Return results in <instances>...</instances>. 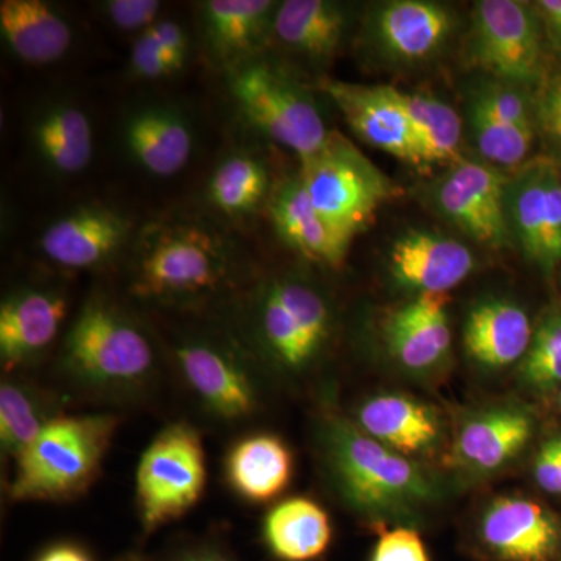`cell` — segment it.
Here are the masks:
<instances>
[{
	"mask_svg": "<svg viewBox=\"0 0 561 561\" xmlns=\"http://www.w3.org/2000/svg\"><path fill=\"white\" fill-rule=\"evenodd\" d=\"M0 31L16 57L32 65L60 60L72 43L69 25L41 0H2Z\"/></svg>",
	"mask_w": 561,
	"mask_h": 561,
	"instance_id": "d4e9b609",
	"label": "cell"
},
{
	"mask_svg": "<svg viewBox=\"0 0 561 561\" xmlns=\"http://www.w3.org/2000/svg\"><path fill=\"white\" fill-rule=\"evenodd\" d=\"M181 378L203 411L224 423H241L260 408L249 365L234 351L210 341H187L175 350Z\"/></svg>",
	"mask_w": 561,
	"mask_h": 561,
	"instance_id": "30bf717a",
	"label": "cell"
},
{
	"mask_svg": "<svg viewBox=\"0 0 561 561\" xmlns=\"http://www.w3.org/2000/svg\"><path fill=\"white\" fill-rule=\"evenodd\" d=\"M175 561H232L225 557L224 553L213 551V549H198V551H192L183 553Z\"/></svg>",
	"mask_w": 561,
	"mask_h": 561,
	"instance_id": "f6af8a7d",
	"label": "cell"
},
{
	"mask_svg": "<svg viewBox=\"0 0 561 561\" xmlns=\"http://www.w3.org/2000/svg\"><path fill=\"white\" fill-rule=\"evenodd\" d=\"M161 3L157 0H111L106 10L111 21L124 31H139L150 28L157 22Z\"/></svg>",
	"mask_w": 561,
	"mask_h": 561,
	"instance_id": "f35d334b",
	"label": "cell"
},
{
	"mask_svg": "<svg viewBox=\"0 0 561 561\" xmlns=\"http://www.w3.org/2000/svg\"><path fill=\"white\" fill-rule=\"evenodd\" d=\"M535 10L545 25L549 41L561 50V0H540L535 3Z\"/></svg>",
	"mask_w": 561,
	"mask_h": 561,
	"instance_id": "7bdbcfd3",
	"label": "cell"
},
{
	"mask_svg": "<svg viewBox=\"0 0 561 561\" xmlns=\"http://www.w3.org/2000/svg\"><path fill=\"white\" fill-rule=\"evenodd\" d=\"M113 413L58 415L16 457L10 497L18 502H62L90 489L114 435Z\"/></svg>",
	"mask_w": 561,
	"mask_h": 561,
	"instance_id": "7a4b0ae2",
	"label": "cell"
},
{
	"mask_svg": "<svg viewBox=\"0 0 561 561\" xmlns=\"http://www.w3.org/2000/svg\"><path fill=\"white\" fill-rule=\"evenodd\" d=\"M58 416L43 390L20 379H3L0 386V449L16 459L44 427Z\"/></svg>",
	"mask_w": 561,
	"mask_h": 561,
	"instance_id": "f1b7e54d",
	"label": "cell"
},
{
	"mask_svg": "<svg viewBox=\"0 0 561 561\" xmlns=\"http://www.w3.org/2000/svg\"><path fill=\"white\" fill-rule=\"evenodd\" d=\"M401 92L424 165L460 162L461 119L448 103L426 94Z\"/></svg>",
	"mask_w": 561,
	"mask_h": 561,
	"instance_id": "f546056e",
	"label": "cell"
},
{
	"mask_svg": "<svg viewBox=\"0 0 561 561\" xmlns=\"http://www.w3.org/2000/svg\"><path fill=\"white\" fill-rule=\"evenodd\" d=\"M267 173L249 157H232L214 172L209 197L228 214H243L256 208L267 191Z\"/></svg>",
	"mask_w": 561,
	"mask_h": 561,
	"instance_id": "d6a6232c",
	"label": "cell"
},
{
	"mask_svg": "<svg viewBox=\"0 0 561 561\" xmlns=\"http://www.w3.org/2000/svg\"><path fill=\"white\" fill-rule=\"evenodd\" d=\"M537 10L516 0L476 3L470 58L502 83L518 88L545 81V47Z\"/></svg>",
	"mask_w": 561,
	"mask_h": 561,
	"instance_id": "52a82bcc",
	"label": "cell"
},
{
	"mask_svg": "<svg viewBox=\"0 0 561 561\" xmlns=\"http://www.w3.org/2000/svg\"><path fill=\"white\" fill-rule=\"evenodd\" d=\"M127 144L139 164L158 176L175 175L191 158L190 128L179 117L161 111H147L133 117Z\"/></svg>",
	"mask_w": 561,
	"mask_h": 561,
	"instance_id": "83f0119b",
	"label": "cell"
},
{
	"mask_svg": "<svg viewBox=\"0 0 561 561\" xmlns=\"http://www.w3.org/2000/svg\"><path fill=\"white\" fill-rule=\"evenodd\" d=\"M474 267V256L468 247L435 232H408L390 251L394 278L420 294H448L467 279Z\"/></svg>",
	"mask_w": 561,
	"mask_h": 561,
	"instance_id": "9a60e30c",
	"label": "cell"
},
{
	"mask_svg": "<svg viewBox=\"0 0 561 561\" xmlns=\"http://www.w3.org/2000/svg\"><path fill=\"white\" fill-rule=\"evenodd\" d=\"M146 33L160 47L173 70L183 68L187 39L179 24L171 21L154 22L150 28H147Z\"/></svg>",
	"mask_w": 561,
	"mask_h": 561,
	"instance_id": "60d3db41",
	"label": "cell"
},
{
	"mask_svg": "<svg viewBox=\"0 0 561 561\" xmlns=\"http://www.w3.org/2000/svg\"><path fill=\"white\" fill-rule=\"evenodd\" d=\"M472 102L491 116L515 127L535 130V110L529 99L518 87L507 83H486L476 92Z\"/></svg>",
	"mask_w": 561,
	"mask_h": 561,
	"instance_id": "d590c367",
	"label": "cell"
},
{
	"mask_svg": "<svg viewBox=\"0 0 561 561\" xmlns=\"http://www.w3.org/2000/svg\"><path fill=\"white\" fill-rule=\"evenodd\" d=\"M319 445L346 504L370 516L409 515L434 497V483L415 461L335 413L321 419Z\"/></svg>",
	"mask_w": 561,
	"mask_h": 561,
	"instance_id": "6da1fadb",
	"label": "cell"
},
{
	"mask_svg": "<svg viewBox=\"0 0 561 561\" xmlns=\"http://www.w3.org/2000/svg\"><path fill=\"white\" fill-rule=\"evenodd\" d=\"M41 153L57 171L77 173L90 164L92 130L80 110L58 108L47 114L36 128Z\"/></svg>",
	"mask_w": 561,
	"mask_h": 561,
	"instance_id": "1f68e13d",
	"label": "cell"
},
{
	"mask_svg": "<svg viewBox=\"0 0 561 561\" xmlns=\"http://www.w3.org/2000/svg\"><path fill=\"white\" fill-rule=\"evenodd\" d=\"M221 276L224 257L208 234L169 231L140 257L135 291L149 300H181L216 289Z\"/></svg>",
	"mask_w": 561,
	"mask_h": 561,
	"instance_id": "9c48e42d",
	"label": "cell"
},
{
	"mask_svg": "<svg viewBox=\"0 0 561 561\" xmlns=\"http://www.w3.org/2000/svg\"><path fill=\"white\" fill-rule=\"evenodd\" d=\"M131 62L136 72L140 77H146V79H161V77L171 76L172 72H175L160 47L153 43V39L146 32L140 33L135 47H133Z\"/></svg>",
	"mask_w": 561,
	"mask_h": 561,
	"instance_id": "b9f144b4",
	"label": "cell"
},
{
	"mask_svg": "<svg viewBox=\"0 0 561 561\" xmlns=\"http://www.w3.org/2000/svg\"><path fill=\"white\" fill-rule=\"evenodd\" d=\"M35 561H94L83 546L76 542H55L36 557Z\"/></svg>",
	"mask_w": 561,
	"mask_h": 561,
	"instance_id": "ee69618b",
	"label": "cell"
},
{
	"mask_svg": "<svg viewBox=\"0 0 561 561\" xmlns=\"http://www.w3.org/2000/svg\"><path fill=\"white\" fill-rule=\"evenodd\" d=\"M294 476V456L278 435L260 432L232 443L225 456V478L243 501L267 504L286 491Z\"/></svg>",
	"mask_w": 561,
	"mask_h": 561,
	"instance_id": "ffe728a7",
	"label": "cell"
},
{
	"mask_svg": "<svg viewBox=\"0 0 561 561\" xmlns=\"http://www.w3.org/2000/svg\"><path fill=\"white\" fill-rule=\"evenodd\" d=\"M534 110L535 124L546 139L561 151V69L542 81Z\"/></svg>",
	"mask_w": 561,
	"mask_h": 561,
	"instance_id": "8d00e7d4",
	"label": "cell"
},
{
	"mask_svg": "<svg viewBox=\"0 0 561 561\" xmlns=\"http://www.w3.org/2000/svg\"><path fill=\"white\" fill-rule=\"evenodd\" d=\"M371 561H430V556L416 531L398 527L381 535Z\"/></svg>",
	"mask_w": 561,
	"mask_h": 561,
	"instance_id": "74e56055",
	"label": "cell"
},
{
	"mask_svg": "<svg viewBox=\"0 0 561 561\" xmlns=\"http://www.w3.org/2000/svg\"><path fill=\"white\" fill-rule=\"evenodd\" d=\"M271 0H210L206 25L210 43L224 58L241 57L253 49L267 25Z\"/></svg>",
	"mask_w": 561,
	"mask_h": 561,
	"instance_id": "4dcf8cb0",
	"label": "cell"
},
{
	"mask_svg": "<svg viewBox=\"0 0 561 561\" xmlns=\"http://www.w3.org/2000/svg\"><path fill=\"white\" fill-rule=\"evenodd\" d=\"M470 124L479 153L493 168H516L526 160L535 130L505 124L474 102L470 105Z\"/></svg>",
	"mask_w": 561,
	"mask_h": 561,
	"instance_id": "836d02e7",
	"label": "cell"
},
{
	"mask_svg": "<svg viewBox=\"0 0 561 561\" xmlns=\"http://www.w3.org/2000/svg\"><path fill=\"white\" fill-rule=\"evenodd\" d=\"M208 461L201 432L186 421L169 424L150 442L136 470V504L147 534L176 522L201 502Z\"/></svg>",
	"mask_w": 561,
	"mask_h": 561,
	"instance_id": "5b68a950",
	"label": "cell"
},
{
	"mask_svg": "<svg viewBox=\"0 0 561 561\" xmlns=\"http://www.w3.org/2000/svg\"><path fill=\"white\" fill-rule=\"evenodd\" d=\"M232 92L249 119L301 161L323 150L331 138L316 105L268 66L241 70Z\"/></svg>",
	"mask_w": 561,
	"mask_h": 561,
	"instance_id": "ba28073f",
	"label": "cell"
},
{
	"mask_svg": "<svg viewBox=\"0 0 561 561\" xmlns=\"http://www.w3.org/2000/svg\"><path fill=\"white\" fill-rule=\"evenodd\" d=\"M127 561H136V560H127Z\"/></svg>",
	"mask_w": 561,
	"mask_h": 561,
	"instance_id": "7dc6e473",
	"label": "cell"
},
{
	"mask_svg": "<svg viewBox=\"0 0 561 561\" xmlns=\"http://www.w3.org/2000/svg\"><path fill=\"white\" fill-rule=\"evenodd\" d=\"M522 376L535 390L549 391L561 386V311L549 313L534 332Z\"/></svg>",
	"mask_w": 561,
	"mask_h": 561,
	"instance_id": "e575fe53",
	"label": "cell"
},
{
	"mask_svg": "<svg viewBox=\"0 0 561 561\" xmlns=\"http://www.w3.org/2000/svg\"><path fill=\"white\" fill-rule=\"evenodd\" d=\"M265 545L280 561H312L330 548V515L308 497H290L267 513L262 526Z\"/></svg>",
	"mask_w": 561,
	"mask_h": 561,
	"instance_id": "484cf974",
	"label": "cell"
},
{
	"mask_svg": "<svg viewBox=\"0 0 561 561\" xmlns=\"http://www.w3.org/2000/svg\"><path fill=\"white\" fill-rule=\"evenodd\" d=\"M254 324L265 359L286 375H301L330 337L331 309L308 284L276 280L262 294Z\"/></svg>",
	"mask_w": 561,
	"mask_h": 561,
	"instance_id": "8992f818",
	"label": "cell"
},
{
	"mask_svg": "<svg viewBox=\"0 0 561 561\" xmlns=\"http://www.w3.org/2000/svg\"><path fill=\"white\" fill-rule=\"evenodd\" d=\"M531 434L534 420L529 412L512 405L493 409L461 426L451 460L468 471H497L526 448Z\"/></svg>",
	"mask_w": 561,
	"mask_h": 561,
	"instance_id": "d6986e66",
	"label": "cell"
},
{
	"mask_svg": "<svg viewBox=\"0 0 561 561\" xmlns=\"http://www.w3.org/2000/svg\"><path fill=\"white\" fill-rule=\"evenodd\" d=\"M323 90L357 138L398 160L424 168L400 90L339 80L324 81Z\"/></svg>",
	"mask_w": 561,
	"mask_h": 561,
	"instance_id": "4fadbf2b",
	"label": "cell"
},
{
	"mask_svg": "<svg viewBox=\"0 0 561 561\" xmlns=\"http://www.w3.org/2000/svg\"><path fill=\"white\" fill-rule=\"evenodd\" d=\"M62 370L83 389L135 393L150 382L154 351L147 335L116 309L91 302L70 328Z\"/></svg>",
	"mask_w": 561,
	"mask_h": 561,
	"instance_id": "3957f363",
	"label": "cell"
},
{
	"mask_svg": "<svg viewBox=\"0 0 561 561\" xmlns=\"http://www.w3.org/2000/svg\"><path fill=\"white\" fill-rule=\"evenodd\" d=\"M508 181L493 165L461 160L438 184V208L472 241L489 249H504L513 238L507 214Z\"/></svg>",
	"mask_w": 561,
	"mask_h": 561,
	"instance_id": "7c38bea8",
	"label": "cell"
},
{
	"mask_svg": "<svg viewBox=\"0 0 561 561\" xmlns=\"http://www.w3.org/2000/svg\"><path fill=\"white\" fill-rule=\"evenodd\" d=\"M127 234V225L106 209H83L47 228L41 249L55 264L90 268L110 257Z\"/></svg>",
	"mask_w": 561,
	"mask_h": 561,
	"instance_id": "44dd1931",
	"label": "cell"
},
{
	"mask_svg": "<svg viewBox=\"0 0 561 561\" xmlns=\"http://www.w3.org/2000/svg\"><path fill=\"white\" fill-rule=\"evenodd\" d=\"M68 302L61 295L25 290L0 306V359L5 371L49 348L61 330Z\"/></svg>",
	"mask_w": 561,
	"mask_h": 561,
	"instance_id": "e0dca14e",
	"label": "cell"
},
{
	"mask_svg": "<svg viewBox=\"0 0 561 561\" xmlns=\"http://www.w3.org/2000/svg\"><path fill=\"white\" fill-rule=\"evenodd\" d=\"M448 302V294H420L387 319V346L402 367L427 371L448 356L451 348Z\"/></svg>",
	"mask_w": 561,
	"mask_h": 561,
	"instance_id": "2e32d148",
	"label": "cell"
},
{
	"mask_svg": "<svg viewBox=\"0 0 561 561\" xmlns=\"http://www.w3.org/2000/svg\"><path fill=\"white\" fill-rule=\"evenodd\" d=\"M300 179L321 219L350 241L400 192L337 133L323 150L302 161Z\"/></svg>",
	"mask_w": 561,
	"mask_h": 561,
	"instance_id": "277c9868",
	"label": "cell"
},
{
	"mask_svg": "<svg viewBox=\"0 0 561 561\" xmlns=\"http://www.w3.org/2000/svg\"><path fill=\"white\" fill-rule=\"evenodd\" d=\"M272 213L276 230L291 249L313 262L341 267L351 241L321 219L301 179L284 186L273 203Z\"/></svg>",
	"mask_w": 561,
	"mask_h": 561,
	"instance_id": "cb8c5ba5",
	"label": "cell"
},
{
	"mask_svg": "<svg viewBox=\"0 0 561 561\" xmlns=\"http://www.w3.org/2000/svg\"><path fill=\"white\" fill-rule=\"evenodd\" d=\"M346 18L341 7L324 0H286L273 18L278 38L313 58L331 57L341 46Z\"/></svg>",
	"mask_w": 561,
	"mask_h": 561,
	"instance_id": "4316f807",
	"label": "cell"
},
{
	"mask_svg": "<svg viewBox=\"0 0 561 561\" xmlns=\"http://www.w3.org/2000/svg\"><path fill=\"white\" fill-rule=\"evenodd\" d=\"M534 337L522 306L507 300L483 301L468 316L463 343L468 354L489 368H502L526 357Z\"/></svg>",
	"mask_w": 561,
	"mask_h": 561,
	"instance_id": "7402d4cb",
	"label": "cell"
},
{
	"mask_svg": "<svg viewBox=\"0 0 561 561\" xmlns=\"http://www.w3.org/2000/svg\"><path fill=\"white\" fill-rule=\"evenodd\" d=\"M359 427L402 456L430 453L440 438V423L427 405L402 394H379L359 409Z\"/></svg>",
	"mask_w": 561,
	"mask_h": 561,
	"instance_id": "603a6c76",
	"label": "cell"
},
{
	"mask_svg": "<svg viewBox=\"0 0 561 561\" xmlns=\"http://www.w3.org/2000/svg\"><path fill=\"white\" fill-rule=\"evenodd\" d=\"M534 476L542 491L561 496V434L552 435L538 449Z\"/></svg>",
	"mask_w": 561,
	"mask_h": 561,
	"instance_id": "ab89813d",
	"label": "cell"
},
{
	"mask_svg": "<svg viewBox=\"0 0 561 561\" xmlns=\"http://www.w3.org/2000/svg\"><path fill=\"white\" fill-rule=\"evenodd\" d=\"M485 548L501 561H560L561 519L540 502L501 496L481 519Z\"/></svg>",
	"mask_w": 561,
	"mask_h": 561,
	"instance_id": "5bb4252c",
	"label": "cell"
},
{
	"mask_svg": "<svg viewBox=\"0 0 561 561\" xmlns=\"http://www.w3.org/2000/svg\"><path fill=\"white\" fill-rule=\"evenodd\" d=\"M454 16L440 3L394 0L375 18L379 47L394 61L420 62L445 46L451 36Z\"/></svg>",
	"mask_w": 561,
	"mask_h": 561,
	"instance_id": "ac0fdd59",
	"label": "cell"
},
{
	"mask_svg": "<svg viewBox=\"0 0 561 561\" xmlns=\"http://www.w3.org/2000/svg\"><path fill=\"white\" fill-rule=\"evenodd\" d=\"M507 214L527 260L551 273L561 260V173L556 162H529L508 181Z\"/></svg>",
	"mask_w": 561,
	"mask_h": 561,
	"instance_id": "8fae6325",
	"label": "cell"
},
{
	"mask_svg": "<svg viewBox=\"0 0 561 561\" xmlns=\"http://www.w3.org/2000/svg\"><path fill=\"white\" fill-rule=\"evenodd\" d=\"M559 408H560V411H561V391H560V394H559Z\"/></svg>",
	"mask_w": 561,
	"mask_h": 561,
	"instance_id": "bcb514c9",
	"label": "cell"
}]
</instances>
